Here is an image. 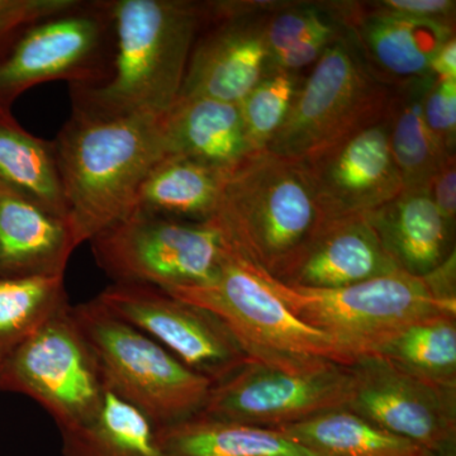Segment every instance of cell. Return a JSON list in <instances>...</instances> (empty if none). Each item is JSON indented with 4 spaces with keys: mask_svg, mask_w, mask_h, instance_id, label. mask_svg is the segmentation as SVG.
<instances>
[{
    "mask_svg": "<svg viewBox=\"0 0 456 456\" xmlns=\"http://www.w3.org/2000/svg\"><path fill=\"white\" fill-rule=\"evenodd\" d=\"M69 305L65 275L0 278V362Z\"/></svg>",
    "mask_w": 456,
    "mask_h": 456,
    "instance_id": "cell-28",
    "label": "cell"
},
{
    "mask_svg": "<svg viewBox=\"0 0 456 456\" xmlns=\"http://www.w3.org/2000/svg\"><path fill=\"white\" fill-rule=\"evenodd\" d=\"M456 159L450 155L428 184L432 202L450 227L455 228L456 220Z\"/></svg>",
    "mask_w": 456,
    "mask_h": 456,
    "instance_id": "cell-35",
    "label": "cell"
},
{
    "mask_svg": "<svg viewBox=\"0 0 456 456\" xmlns=\"http://www.w3.org/2000/svg\"><path fill=\"white\" fill-rule=\"evenodd\" d=\"M215 221L242 256L278 281L329 222L305 163L269 151L228 174Z\"/></svg>",
    "mask_w": 456,
    "mask_h": 456,
    "instance_id": "cell-3",
    "label": "cell"
},
{
    "mask_svg": "<svg viewBox=\"0 0 456 456\" xmlns=\"http://www.w3.org/2000/svg\"><path fill=\"white\" fill-rule=\"evenodd\" d=\"M0 182L45 211L68 221L55 143L28 134L9 113H0Z\"/></svg>",
    "mask_w": 456,
    "mask_h": 456,
    "instance_id": "cell-23",
    "label": "cell"
},
{
    "mask_svg": "<svg viewBox=\"0 0 456 456\" xmlns=\"http://www.w3.org/2000/svg\"><path fill=\"white\" fill-rule=\"evenodd\" d=\"M272 12L248 0L211 2L209 22L191 49L178 99L239 104L268 71L265 26Z\"/></svg>",
    "mask_w": 456,
    "mask_h": 456,
    "instance_id": "cell-14",
    "label": "cell"
},
{
    "mask_svg": "<svg viewBox=\"0 0 456 456\" xmlns=\"http://www.w3.org/2000/svg\"><path fill=\"white\" fill-rule=\"evenodd\" d=\"M329 4L369 70L387 86L430 75L432 57L455 36V26L392 13L378 2Z\"/></svg>",
    "mask_w": 456,
    "mask_h": 456,
    "instance_id": "cell-16",
    "label": "cell"
},
{
    "mask_svg": "<svg viewBox=\"0 0 456 456\" xmlns=\"http://www.w3.org/2000/svg\"><path fill=\"white\" fill-rule=\"evenodd\" d=\"M170 456H322L273 428L197 415L159 428Z\"/></svg>",
    "mask_w": 456,
    "mask_h": 456,
    "instance_id": "cell-22",
    "label": "cell"
},
{
    "mask_svg": "<svg viewBox=\"0 0 456 456\" xmlns=\"http://www.w3.org/2000/svg\"><path fill=\"white\" fill-rule=\"evenodd\" d=\"M342 33L344 31L320 33V35L299 42V44L288 47L281 53H274L270 57L269 66L294 73L298 69L317 61L326 47L332 44Z\"/></svg>",
    "mask_w": 456,
    "mask_h": 456,
    "instance_id": "cell-33",
    "label": "cell"
},
{
    "mask_svg": "<svg viewBox=\"0 0 456 456\" xmlns=\"http://www.w3.org/2000/svg\"><path fill=\"white\" fill-rule=\"evenodd\" d=\"M97 298L213 384L253 362L216 314L160 288L113 283Z\"/></svg>",
    "mask_w": 456,
    "mask_h": 456,
    "instance_id": "cell-11",
    "label": "cell"
},
{
    "mask_svg": "<svg viewBox=\"0 0 456 456\" xmlns=\"http://www.w3.org/2000/svg\"><path fill=\"white\" fill-rule=\"evenodd\" d=\"M415 456H436V455L431 454V452H426V450H421V452H419V454H416Z\"/></svg>",
    "mask_w": 456,
    "mask_h": 456,
    "instance_id": "cell-37",
    "label": "cell"
},
{
    "mask_svg": "<svg viewBox=\"0 0 456 456\" xmlns=\"http://www.w3.org/2000/svg\"><path fill=\"white\" fill-rule=\"evenodd\" d=\"M227 175L184 156H165L143 179L132 211L179 221L215 220Z\"/></svg>",
    "mask_w": 456,
    "mask_h": 456,
    "instance_id": "cell-21",
    "label": "cell"
},
{
    "mask_svg": "<svg viewBox=\"0 0 456 456\" xmlns=\"http://www.w3.org/2000/svg\"><path fill=\"white\" fill-rule=\"evenodd\" d=\"M0 391L33 399L60 431L97 415L106 382L75 320L73 305L56 314L0 362Z\"/></svg>",
    "mask_w": 456,
    "mask_h": 456,
    "instance_id": "cell-9",
    "label": "cell"
},
{
    "mask_svg": "<svg viewBox=\"0 0 456 456\" xmlns=\"http://www.w3.org/2000/svg\"><path fill=\"white\" fill-rule=\"evenodd\" d=\"M60 436L62 456H170L154 422L110 389L97 415Z\"/></svg>",
    "mask_w": 456,
    "mask_h": 456,
    "instance_id": "cell-25",
    "label": "cell"
},
{
    "mask_svg": "<svg viewBox=\"0 0 456 456\" xmlns=\"http://www.w3.org/2000/svg\"><path fill=\"white\" fill-rule=\"evenodd\" d=\"M432 75L395 86L388 110L389 145L404 189L428 188L450 152L435 137L424 113Z\"/></svg>",
    "mask_w": 456,
    "mask_h": 456,
    "instance_id": "cell-24",
    "label": "cell"
},
{
    "mask_svg": "<svg viewBox=\"0 0 456 456\" xmlns=\"http://www.w3.org/2000/svg\"><path fill=\"white\" fill-rule=\"evenodd\" d=\"M302 163L329 222L367 215L404 189L389 145L388 114Z\"/></svg>",
    "mask_w": 456,
    "mask_h": 456,
    "instance_id": "cell-15",
    "label": "cell"
},
{
    "mask_svg": "<svg viewBox=\"0 0 456 456\" xmlns=\"http://www.w3.org/2000/svg\"><path fill=\"white\" fill-rule=\"evenodd\" d=\"M163 117L97 119L71 113L53 140L77 246L134 209L143 179L167 156Z\"/></svg>",
    "mask_w": 456,
    "mask_h": 456,
    "instance_id": "cell-2",
    "label": "cell"
},
{
    "mask_svg": "<svg viewBox=\"0 0 456 456\" xmlns=\"http://www.w3.org/2000/svg\"><path fill=\"white\" fill-rule=\"evenodd\" d=\"M73 314L97 356L107 389L140 410L156 428L202 412L215 386L211 380L185 367L97 297L75 305Z\"/></svg>",
    "mask_w": 456,
    "mask_h": 456,
    "instance_id": "cell-6",
    "label": "cell"
},
{
    "mask_svg": "<svg viewBox=\"0 0 456 456\" xmlns=\"http://www.w3.org/2000/svg\"><path fill=\"white\" fill-rule=\"evenodd\" d=\"M426 123L450 154L456 146V79L435 80L426 94Z\"/></svg>",
    "mask_w": 456,
    "mask_h": 456,
    "instance_id": "cell-31",
    "label": "cell"
},
{
    "mask_svg": "<svg viewBox=\"0 0 456 456\" xmlns=\"http://www.w3.org/2000/svg\"><path fill=\"white\" fill-rule=\"evenodd\" d=\"M378 4L401 16L455 26L456 3L452 0H382Z\"/></svg>",
    "mask_w": 456,
    "mask_h": 456,
    "instance_id": "cell-34",
    "label": "cell"
},
{
    "mask_svg": "<svg viewBox=\"0 0 456 456\" xmlns=\"http://www.w3.org/2000/svg\"><path fill=\"white\" fill-rule=\"evenodd\" d=\"M329 3L284 2L269 14L265 41L270 57L327 32H342Z\"/></svg>",
    "mask_w": 456,
    "mask_h": 456,
    "instance_id": "cell-30",
    "label": "cell"
},
{
    "mask_svg": "<svg viewBox=\"0 0 456 456\" xmlns=\"http://www.w3.org/2000/svg\"><path fill=\"white\" fill-rule=\"evenodd\" d=\"M79 0H0V40L16 29L69 11Z\"/></svg>",
    "mask_w": 456,
    "mask_h": 456,
    "instance_id": "cell-32",
    "label": "cell"
},
{
    "mask_svg": "<svg viewBox=\"0 0 456 456\" xmlns=\"http://www.w3.org/2000/svg\"><path fill=\"white\" fill-rule=\"evenodd\" d=\"M275 430L322 456H415L424 450L346 407L323 411Z\"/></svg>",
    "mask_w": 456,
    "mask_h": 456,
    "instance_id": "cell-26",
    "label": "cell"
},
{
    "mask_svg": "<svg viewBox=\"0 0 456 456\" xmlns=\"http://www.w3.org/2000/svg\"><path fill=\"white\" fill-rule=\"evenodd\" d=\"M116 40L110 0L77 2L75 7L22 32L0 61V113L38 84L66 80L70 86L106 82Z\"/></svg>",
    "mask_w": 456,
    "mask_h": 456,
    "instance_id": "cell-10",
    "label": "cell"
},
{
    "mask_svg": "<svg viewBox=\"0 0 456 456\" xmlns=\"http://www.w3.org/2000/svg\"><path fill=\"white\" fill-rule=\"evenodd\" d=\"M299 86L296 74L269 66L256 86L239 103L250 155L266 151L281 130Z\"/></svg>",
    "mask_w": 456,
    "mask_h": 456,
    "instance_id": "cell-29",
    "label": "cell"
},
{
    "mask_svg": "<svg viewBox=\"0 0 456 456\" xmlns=\"http://www.w3.org/2000/svg\"><path fill=\"white\" fill-rule=\"evenodd\" d=\"M73 230L0 182V278L65 275Z\"/></svg>",
    "mask_w": 456,
    "mask_h": 456,
    "instance_id": "cell-19",
    "label": "cell"
},
{
    "mask_svg": "<svg viewBox=\"0 0 456 456\" xmlns=\"http://www.w3.org/2000/svg\"><path fill=\"white\" fill-rule=\"evenodd\" d=\"M347 368L345 407L431 454L456 456V388L422 382L374 355Z\"/></svg>",
    "mask_w": 456,
    "mask_h": 456,
    "instance_id": "cell-13",
    "label": "cell"
},
{
    "mask_svg": "<svg viewBox=\"0 0 456 456\" xmlns=\"http://www.w3.org/2000/svg\"><path fill=\"white\" fill-rule=\"evenodd\" d=\"M370 355L422 382L456 388V314L408 325L380 342Z\"/></svg>",
    "mask_w": 456,
    "mask_h": 456,
    "instance_id": "cell-27",
    "label": "cell"
},
{
    "mask_svg": "<svg viewBox=\"0 0 456 456\" xmlns=\"http://www.w3.org/2000/svg\"><path fill=\"white\" fill-rule=\"evenodd\" d=\"M264 275L294 316L329 336L353 362L408 325L456 314L455 290L431 274L395 272L338 289L296 287Z\"/></svg>",
    "mask_w": 456,
    "mask_h": 456,
    "instance_id": "cell-5",
    "label": "cell"
},
{
    "mask_svg": "<svg viewBox=\"0 0 456 456\" xmlns=\"http://www.w3.org/2000/svg\"><path fill=\"white\" fill-rule=\"evenodd\" d=\"M395 86L380 82L353 41L338 36L299 84L287 118L266 151L307 161L388 114Z\"/></svg>",
    "mask_w": 456,
    "mask_h": 456,
    "instance_id": "cell-7",
    "label": "cell"
},
{
    "mask_svg": "<svg viewBox=\"0 0 456 456\" xmlns=\"http://www.w3.org/2000/svg\"><path fill=\"white\" fill-rule=\"evenodd\" d=\"M216 314L253 362L285 371H307L353 360L334 341L305 325L272 289L263 270L227 240L218 274L202 287L165 290Z\"/></svg>",
    "mask_w": 456,
    "mask_h": 456,
    "instance_id": "cell-4",
    "label": "cell"
},
{
    "mask_svg": "<svg viewBox=\"0 0 456 456\" xmlns=\"http://www.w3.org/2000/svg\"><path fill=\"white\" fill-rule=\"evenodd\" d=\"M113 283L163 290L202 287L220 270L227 237L215 220L188 222L132 211L90 240Z\"/></svg>",
    "mask_w": 456,
    "mask_h": 456,
    "instance_id": "cell-8",
    "label": "cell"
},
{
    "mask_svg": "<svg viewBox=\"0 0 456 456\" xmlns=\"http://www.w3.org/2000/svg\"><path fill=\"white\" fill-rule=\"evenodd\" d=\"M430 75L437 80L456 79V40L449 38L430 62Z\"/></svg>",
    "mask_w": 456,
    "mask_h": 456,
    "instance_id": "cell-36",
    "label": "cell"
},
{
    "mask_svg": "<svg viewBox=\"0 0 456 456\" xmlns=\"http://www.w3.org/2000/svg\"><path fill=\"white\" fill-rule=\"evenodd\" d=\"M347 367L329 364L314 370L285 371L250 362L213 386L200 415L273 430L296 424L346 406Z\"/></svg>",
    "mask_w": 456,
    "mask_h": 456,
    "instance_id": "cell-12",
    "label": "cell"
},
{
    "mask_svg": "<svg viewBox=\"0 0 456 456\" xmlns=\"http://www.w3.org/2000/svg\"><path fill=\"white\" fill-rule=\"evenodd\" d=\"M167 156H184L230 174L250 155L239 104L179 98L164 114Z\"/></svg>",
    "mask_w": 456,
    "mask_h": 456,
    "instance_id": "cell-20",
    "label": "cell"
},
{
    "mask_svg": "<svg viewBox=\"0 0 456 456\" xmlns=\"http://www.w3.org/2000/svg\"><path fill=\"white\" fill-rule=\"evenodd\" d=\"M399 272L365 215L327 222L287 274L285 284L338 289Z\"/></svg>",
    "mask_w": 456,
    "mask_h": 456,
    "instance_id": "cell-17",
    "label": "cell"
},
{
    "mask_svg": "<svg viewBox=\"0 0 456 456\" xmlns=\"http://www.w3.org/2000/svg\"><path fill=\"white\" fill-rule=\"evenodd\" d=\"M365 217L399 272L428 277L455 255V228L437 211L428 188L403 189Z\"/></svg>",
    "mask_w": 456,
    "mask_h": 456,
    "instance_id": "cell-18",
    "label": "cell"
},
{
    "mask_svg": "<svg viewBox=\"0 0 456 456\" xmlns=\"http://www.w3.org/2000/svg\"><path fill=\"white\" fill-rule=\"evenodd\" d=\"M110 7L116 50L110 77L70 86L73 113L97 119L163 116L179 97L211 2L110 0Z\"/></svg>",
    "mask_w": 456,
    "mask_h": 456,
    "instance_id": "cell-1",
    "label": "cell"
}]
</instances>
